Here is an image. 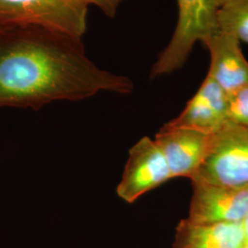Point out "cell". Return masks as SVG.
Returning a JSON list of instances; mask_svg holds the SVG:
<instances>
[{
	"instance_id": "obj_1",
	"label": "cell",
	"mask_w": 248,
	"mask_h": 248,
	"mask_svg": "<svg viewBox=\"0 0 248 248\" xmlns=\"http://www.w3.org/2000/svg\"><path fill=\"white\" fill-rule=\"evenodd\" d=\"M133 89L128 78L92 62L82 40L39 28H0V108L39 109Z\"/></svg>"
},
{
	"instance_id": "obj_2",
	"label": "cell",
	"mask_w": 248,
	"mask_h": 248,
	"mask_svg": "<svg viewBox=\"0 0 248 248\" xmlns=\"http://www.w3.org/2000/svg\"><path fill=\"white\" fill-rule=\"evenodd\" d=\"M89 6L86 0H0V28H39L82 40Z\"/></svg>"
},
{
	"instance_id": "obj_3",
	"label": "cell",
	"mask_w": 248,
	"mask_h": 248,
	"mask_svg": "<svg viewBox=\"0 0 248 248\" xmlns=\"http://www.w3.org/2000/svg\"><path fill=\"white\" fill-rule=\"evenodd\" d=\"M226 1L228 0H177V25L169 44L153 64L152 79L180 69L196 44H203L218 31L217 13Z\"/></svg>"
},
{
	"instance_id": "obj_4",
	"label": "cell",
	"mask_w": 248,
	"mask_h": 248,
	"mask_svg": "<svg viewBox=\"0 0 248 248\" xmlns=\"http://www.w3.org/2000/svg\"><path fill=\"white\" fill-rule=\"evenodd\" d=\"M192 184L248 185V128L227 122L211 134L203 161Z\"/></svg>"
},
{
	"instance_id": "obj_5",
	"label": "cell",
	"mask_w": 248,
	"mask_h": 248,
	"mask_svg": "<svg viewBox=\"0 0 248 248\" xmlns=\"http://www.w3.org/2000/svg\"><path fill=\"white\" fill-rule=\"evenodd\" d=\"M173 177L162 152L155 142L145 136L129 151L117 194L128 203L161 186Z\"/></svg>"
},
{
	"instance_id": "obj_6",
	"label": "cell",
	"mask_w": 248,
	"mask_h": 248,
	"mask_svg": "<svg viewBox=\"0 0 248 248\" xmlns=\"http://www.w3.org/2000/svg\"><path fill=\"white\" fill-rule=\"evenodd\" d=\"M186 219L195 223H240L248 216V186L192 184Z\"/></svg>"
},
{
	"instance_id": "obj_7",
	"label": "cell",
	"mask_w": 248,
	"mask_h": 248,
	"mask_svg": "<svg viewBox=\"0 0 248 248\" xmlns=\"http://www.w3.org/2000/svg\"><path fill=\"white\" fill-rule=\"evenodd\" d=\"M227 108L228 94L207 75L181 113L163 127L186 128L213 134L228 122Z\"/></svg>"
},
{
	"instance_id": "obj_8",
	"label": "cell",
	"mask_w": 248,
	"mask_h": 248,
	"mask_svg": "<svg viewBox=\"0 0 248 248\" xmlns=\"http://www.w3.org/2000/svg\"><path fill=\"white\" fill-rule=\"evenodd\" d=\"M211 134L186 128L162 127L155 142L169 165L173 178H191L203 161Z\"/></svg>"
},
{
	"instance_id": "obj_9",
	"label": "cell",
	"mask_w": 248,
	"mask_h": 248,
	"mask_svg": "<svg viewBox=\"0 0 248 248\" xmlns=\"http://www.w3.org/2000/svg\"><path fill=\"white\" fill-rule=\"evenodd\" d=\"M203 45L210 53L208 76L227 94L248 85V61L235 36L218 31Z\"/></svg>"
},
{
	"instance_id": "obj_10",
	"label": "cell",
	"mask_w": 248,
	"mask_h": 248,
	"mask_svg": "<svg viewBox=\"0 0 248 248\" xmlns=\"http://www.w3.org/2000/svg\"><path fill=\"white\" fill-rule=\"evenodd\" d=\"M246 245L243 222L195 223L185 218L177 224L173 248H242Z\"/></svg>"
},
{
	"instance_id": "obj_11",
	"label": "cell",
	"mask_w": 248,
	"mask_h": 248,
	"mask_svg": "<svg viewBox=\"0 0 248 248\" xmlns=\"http://www.w3.org/2000/svg\"><path fill=\"white\" fill-rule=\"evenodd\" d=\"M218 31L235 36L248 45V0H228L217 13Z\"/></svg>"
},
{
	"instance_id": "obj_12",
	"label": "cell",
	"mask_w": 248,
	"mask_h": 248,
	"mask_svg": "<svg viewBox=\"0 0 248 248\" xmlns=\"http://www.w3.org/2000/svg\"><path fill=\"white\" fill-rule=\"evenodd\" d=\"M227 119L232 124L248 128V84L228 94Z\"/></svg>"
},
{
	"instance_id": "obj_13",
	"label": "cell",
	"mask_w": 248,
	"mask_h": 248,
	"mask_svg": "<svg viewBox=\"0 0 248 248\" xmlns=\"http://www.w3.org/2000/svg\"><path fill=\"white\" fill-rule=\"evenodd\" d=\"M125 0H86L89 5H94L100 9L106 16L113 18L118 9Z\"/></svg>"
},
{
	"instance_id": "obj_14",
	"label": "cell",
	"mask_w": 248,
	"mask_h": 248,
	"mask_svg": "<svg viewBox=\"0 0 248 248\" xmlns=\"http://www.w3.org/2000/svg\"><path fill=\"white\" fill-rule=\"evenodd\" d=\"M243 226H244V230H245V233H246V239H247V243L248 245V216L246 218V220L243 222Z\"/></svg>"
},
{
	"instance_id": "obj_15",
	"label": "cell",
	"mask_w": 248,
	"mask_h": 248,
	"mask_svg": "<svg viewBox=\"0 0 248 248\" xmlns=\"http://www.w3.org/2000/svg\"><path fill=\"white\" fill-rule=\"evenodd\" d=\"M242 248H248V245H246L245 247H243Z\"/></svg>"
}]
</instances>
